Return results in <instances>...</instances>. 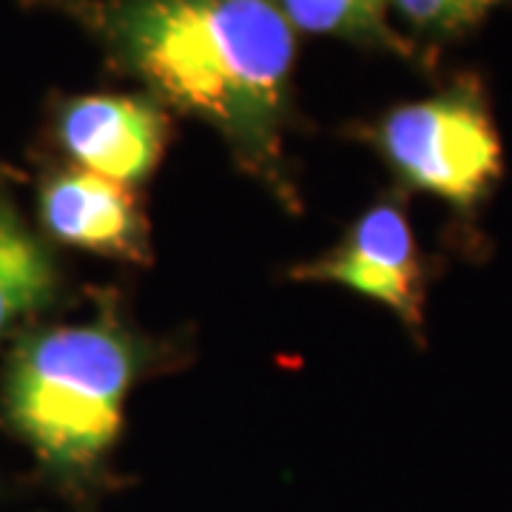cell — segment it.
<instances>
[{"label":"cell","mask_w":512,"mask_h":512,"mask_svg":"<svg viewBox=\"0 0 512 512\" xmlns=\"http://www.w3.org/2000/svg\"><path fill=\"white\" fill-rule=\"evenodd\" d=\"M424 32L453 35L476 26L498 0H387Z\"/></svg>","instance_id":"obj_9"},{"label":"cell","mask_w":512,"mask_h":512,"mask_svg":"<svg viewBox=\"0 0 512 512\" xmlns=\"http://www.w3.org/2000/svg\"><path fill=\"white\" fill-rule=\"evenodd\" d=\"M134 370V345L109 322L32 333L12 356L6 419L52 467H89L123 430Z\"/></svg>","instance_id":"obj_2"},{"label":"cell","mask_w":512,"mask_h":512,"mask_svg":"<svg viewBox=\"0 0 512 512\" xmlns=\"http://www.w3.org/2000/svg\"><path fill=\"white\" fill-rule=\"evenodd\" d=\"M293 26L313 35L376 37L384 32L387 0H276Z\"/></svg>","instance_id":"obj_8"},{"label":"cell","mask_w":512,"mask_h":512,"mask_svg":"<svg viewBox=\"0 0 512 512\" xmlns=\"http://www.w3.org/2000/svg\"><path fill=\"white\" fill-rule=\"evenodd\" d=\"M60 143L83 171L137 185L160 163L163 111L143 97L86 94L60 114Z\"/></svg>","instance_id":"obj_5"},{"label":"cell","mask_w":512,"mask_h":512,"mask_svg":"<svg viewBox=\"0 0 512 512\" xmlns=\"http://www.w3.org/2000/svg\"><path fill=\"white\" fill-rule=\"evenodd\" d=\"M379 148L404 183L461 211L476 208L504 168L498 128L473 83L390 111Z\"/></svg>","instance_id":"obj_3"},{"label":"cell","mask_w":512,"mask_h":512,"mask_svg":"<svg viewBox=\"0 0 512 512\" xmlns=\"http://www.w3.org/2000/svg\"><path fill=\"white\" fill-rule=\"evenodd\" d=\"M362 293L396 313L404 325H424V271L410 220L396 202H379L328 256L296 271Z\"/></svg>","instance_id":"obj_4"},{"label":"cell","mask_w":512,"mask_h":512,"mask_svg":"<svg viewBox=\"0 0 512 512\" xmlns=\"http://www.w3.org/2000/svg\"><path fill=\"white\" fill-rule=\"evenodd\" d=\"M55 282V262L0 194V339L15 319L52 299Z\"/></svg>","instance_id":"obj_7"},{"label":"cell","mask_w":512,"mask_h":512,"mask_svg":"<svg viewBox=\"0 0 512 512\" xmlns=\"http://www.w3.org/2000/svg\"><path fill=\"white\" fill-rule=\"evenodd\" d=\"M114 35L154 92L211 123L245 163L276 171L296 55L276 0H128Z\"/></svg>","instance_id":"obj_1"},{"label":"cell","mask_w":512,"mask_h":512,"mask_svg":"<svg viewBox=\"0 0 512 512\" xmlns=\"http://www.w3.org/2000/svg\"><path fill=\"white\" fill-rule=\"evenodd\" d=\"M40 220L55 239L92 254H146L148 225L131 188L83 168L63 171L43 185Z\"/></svg>","instance_id":"obj_6"}]
</instances>
